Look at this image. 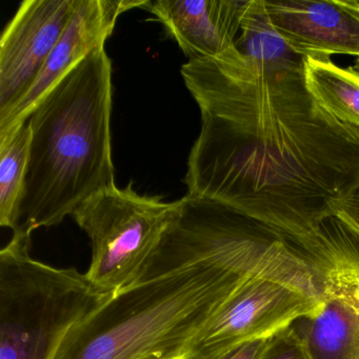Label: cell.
Wrapping results in <instances>:
<instances>
[{
  "label": "cell",
  "mask_w": 359,
  "mask_h": 359,
  "mask_svg": "<svg viewBox=\"0 0 359 359\" xmlns=\"http://www.w3.org/2000/svg\"><path fill=\"white\" fill-rule=\"evenodd\" d=\"M249 0H149L152 13L189 60L235 49Z\"/></svg>",
  "instance_id": "obj_10"
},
{
  "label": "cell",
  "mask_w": 359,
  "mask_h": 359,
  "mask_svg": "<svg viewBox=\"0 0 359 359\" xmlns=\"http://www.w3.org/2000/svg\"><path fill=\"white\" fill-rule=\"evenodd\" d=\"M264 359H310L291 327L273 338Z\"/></svg>",
  "instance_id": "obj_14"
},
{
  "label": "cell",
  "mask_w": 359,
  "mask_h": 359,
  "mask_svg": "<svg viewBox=\"0 0 359 359\" xmlns=\"http://www.w3.org/2000/svg\"><path fill=\"white\" fill-rule=\"evenodd\" d=\"M112 62L104 48L77 65L29 118L30 159L18 226L50 228L116 186L112 159Z\"/></svg>",
  "instance_id": "obj_3"
},
{
  "label": "cell",
  "mask_w": 359,
  "mask_h": 359,
  "mask_svg": "<svg viewBox=\"0 0 359 359\" xmlns=\"http://www.w3.org/2000/svg\"><path fill=\"white\" fill-rule=\"evenodd\" d=\"M180 72L201 121L187 195L222 203L295 241L334 216L359 182V129L317 104L304 60L264 68L235 48L188 60Z\"/></svg>",
  "instance_id": "obj_1"
},
{
  "label": "cell",
  "mask_w": 359,
  "mask_h": 359,
  "mask_svg": "<svg viewBox=\"0 0 359 359\" xmlns=\"http://www.w3.org/2000/svg\"><path fill=\"white\" fill-rule=\"evenodd\" d=\"M306 89L336 119L359 129V70L327 57L304 58Z\"/></svg>",
  "instance_id": "obj_11"
},
{
  "label": "cell",
  "mask_w": 359,
  "mask_h": 359,
  "mask_svg": "<svg viewBox=\"0 0 359 359\" xmlns=\"http://www.w3.org/2000/svg\"><path fill=\"white\" fill-rule=\"evenodd\" d=\"M28 121L0 142V226L15 230L24 195L31 149Z\"/></svg>",
  "instance_id": "obj_13"
},
{
  "label": "cell",
  "mask_w": 359,
  "mask_h": 359,
  "mask_svg": "<svg viewBox=\"0 0 359 359\" xmlns=\"http://www.w3.org/2000/svg\"><path fill=\"white\" fill-rule=\"evenodd\" d=\"M30 235L0 251V359H55L73 327L111 295L77 269L31 256Z\"/></svg>",
  "instance_id": "obj_4"
},
{
  "label": "cell",
  "mask_w": 359,
  "mask_h": 359,
  "mask_svg": "<svg viewBox=\"0 0 359 359\" xmlns=\"http://www.w3.org/2000/svg\"><path fill=\"white\" fill-rule=\"evenodd\" d=\"M273 337L247 342L220 359H264L272 344Z\"/></svg>",
  "instance_id": "obj_16"
},
{
  "label": "cell",
  "mask_w": 359,
  "mask_h": 359,
  "mask_svg": "<svg viewBox=\"0 0 359 359\" xmlns=\"http://www.w3.org/2000/svg\"><path fill=\"white\" fill-rule=\"evenodd\" d=\"M334 216L359 238V182L338 203Z\"/></svg>",
  "instance_id": "obj_15"
},
{
  "label": "cell",
  "mask_w": 359,
  "mask_h": 359,
  "mask_svg": "<svg viewBox=\"0 0 359 359\" xmlns=\"http://www.w3.org/2000/svg\"><path fill=\"white\" fill-rule=\"evenodd\" d=\"M289 250L280 233L237 216L215 255L112 294L55 359H187L210 321Z\"/></svg>",
  "instance_id": "obj_2"
},
{
  "label": "cell",
  "mask_w": 359,
  "mask_h": 359,
  "mask_svg": "<svg viewBox=\"0 0 359 359\" xmlns=\"http://www.w3.org/2000/svg\"><path fill=\"white\" fill-rule=\"evenodd\" d=\"M149 0H83L28 93L0 121V142L24 126L43 98L88 55L104 48L119 16Z\"/></svg>",
  "instance_id": "obj_8"
},
{
  "label": "cell",
  "mask_w": 359,
  "mask_h": 359,
  "mask_svg": "<svg viewBox=\"0 0 359 359\" xmlns=\"http://www.w3.org/2000/svg\"><path fill=\"white\" fill-rule=\"evenodd\" d=\"M235 47L250 62L264 68H283L304 60L271 24L264 0H249Z\"/></svg>",
  "instance_id": "obj_12"
},
{
  "label": "cell",
  "mask_w": 359,
  "mask_h": 359,
  "mask_svg": "<svg viewBox=\"0 0 359 359\" xmlns=\"http://www.w3.org/2000/svg\"><path fill=\"white\" fill-rule=\"evenodd\" d=\"M177 201L142 195L132 184L102 191L72 214L91 243L85 273L100 293L112 295L140 278L170 224Z\"/></svg>",
  "instance_id": "obj_5"
},
{
  "label": "cell",
  "mask_w": 359,
  "mask_h": 359,
  "mask_svg": "<svg viewBox=\"0 0 359 359\" xmlns=\"http://www.w3.org/2000/svg\"><path fill=\"white\" fill-rule=\"evenodd\" d=\"M81 3L22 1L0 41V121L32 88Z\"/></svg>",
  "instance_id": "obj_7"
},
{
  "label": "cell",
  "mask_w": 359,
  "mask_h": 359,
  "mask_svg": "<svg viewBox=\"0 0 359 359\" xmlns=\"http://www.w3.org/2000/svg\"><path fill=\"white\" fill-rule=\"evenodd\" d=\"M310 262L323 306L291 325L310 359H359V238L332 216L295 241Z\"/></svg>",
  "instance_id": "obj_6"
},
{
  "label": "cell",
  "mask_w": 359,
  "mask_h": 359,
  "mask_svg": "<svg viewBox=\"0 0 359 359\" xmlns=\"http://www.w3.org/2000/svg\"><path fill=\"white\" fill-rule=\"evenodd\" d=\"M278 34L302 57H356L359 70V1L356 0H264Z\"/></svg>",
  "instance_id": "obj_9"
}]
</instances>
